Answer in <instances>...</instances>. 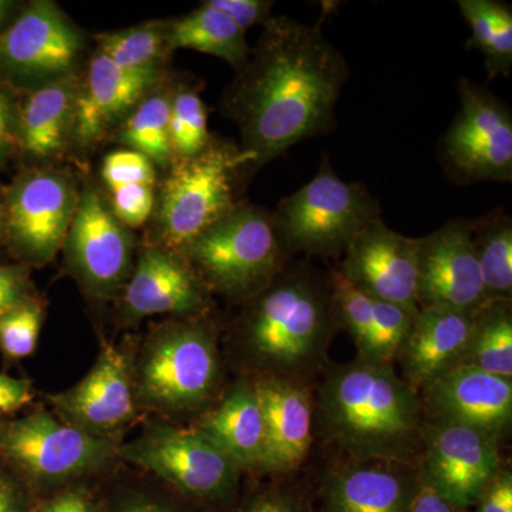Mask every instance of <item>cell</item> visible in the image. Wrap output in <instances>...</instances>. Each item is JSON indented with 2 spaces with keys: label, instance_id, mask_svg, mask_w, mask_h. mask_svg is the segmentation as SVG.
<instances>
[{
  "label": "cell",
  "instance_id": "6da1fadb",
  "mask_svg": "<svg viewBox=\"0 0 512 512\" xmlns=\"http://www.w3.org/2000/svg\"><path fill=\"white\" fill-rule=\"evenodd\" d=\"M348 79L345 56L319 26L286 16L269 19L222 97L251 174L301 141L335 130L336 106Z\"/></svg>",
  "mask_w": 512,
  "mask_h": 512
},
{
  "label": "cell",
  "instance_id": "7a4b0ae2",
  "mask_svg": "<svg viewBox=\"0 0 512 512\" xmlns=\"http://www.w3.org/2000/svg\"><path fill=\"white\" fill-rule=\"evenodd\" d=\"M319 413L329 439L356 461L404 464L423 448L421 399L392 365L357 359L333 367Z\"/></svg>",
  "mask_w": 512,
  "mask_h": 512
},
{
  "label": "cell",
  "instance_id": "3957f363",
  "mask_svg": "<svg viewBox=\"0 0 512 512\" xmlns=\"http://www.w3.org/2000/svg\"><path fill=\"white\" fill-rule=\"evenodd\" d=\"M336 325L330 278L312 266H285L247 301L241 333L265 376L296 377L319 362Z\"/></svg>",
  "mask_w": 512,
  "mask_h": 512
},
{
  "label": "cell",
  "instance_id": "277c9868",
  "mask_svg": "<svg viewBox=\"0 0 512 512\" xmlns=\"http://www.w3.org/2000/svg\"><path fill=\"white\" fill-rule=\"evenodd\" d=\"M239 146L211 138L198 156L175 158L156 200L157 244L181 252L239 204L238 185L252 175Z\"/></svg>",
  "mask_w": 512,
  "mask_h": 512
},
{
  "label": "cell",
  "instance_id": "5b68a950",
  "mask_svg": "<svg viewBox=\"0 0 512 512\" xmlns=\"http://www.w3.org/2000/svg\"><path fill=\"white\" fill-rule=\"evenodd\" d=\"M208 291L247 302L274 281L288 255L276 238L272 211L241 201L180 252Z\"/></svg>",
  "mask_w": 512,
  "mask_h": 512
},
{
  "label": "cell",
  "instance_id": "8992f818",
  "mask_svg": "<svg viewBox=\"0 0 512 512\" xmlns=\"http://www.w3.org/2000/svg\"><path fill=\"white\" fill-rule=\"evenodd\" d=\"M382 218V207L366 185L342 180L323 156L308 184L278 202L272 211L276 238L286 255L336 258L370 222Z\"/></svg>",
  "mask_w": 512,
  "mask_h": 512
},
{
  "label": "cell",
  "instance_id": "52a82bcc",
  "mask_svg": "<svg viewBox=\"0 0 512 512\" xmlns=\"http://www.w3.org/2000/svg\"><path fill=\"white\" fill-rule=\"evenodd\" d=\"M220 375L217 340L194 316L158 329L133 366L137 406L160 413L197 410L210 400Z\"/></svg>",
  "mask_w": 512,
  "mask_h": 512
},
{
  "label": "cell",
  "instance_id": "ba28073f",
  "mask_svg": "<svg viewBox=\"0 0 512 512\" xmlns=\"http://www.w3.org/2000/svg\"><path fill=\"white\" fill-rule=\"evenodd\" d=\"M120 444L90 436L46 410L0 420V466L30 491L106 470L119 460Z\"/></svg>",
  "mask_w": 512,
  "mask_h": 512
},
{
  "label": "cell",
  "instance_id": "9c48e42d",
  "mask_svg": "<svg viewBox=\"0 0 512 512\" xmlns=\"http://www.w3.org/2000/svg\"><path fill=\"white\" fill-rule=\"evenodd\" d=\"M460 109L439 144V160L458 185L511 183L512 113L483 84L461 77Z\"/></svg>",
  "mask_w": 512,
  "mask_h": 512
},
{
  "label": "cell",
  "instance_id": "30bf717a",
  "mask_svg": "<svg viewBox=\"0 0 512 512\" xmlns=\"http://www.w3.org/2000/svg\"><path fill=\"white\" fill-rule=\"evenodd\" d=\"M86 40L55 2L36 0L0 33V87L30 93L74 76Z\"/></svg>",
  "mask_w": 512,
  "mask_h": 512
},
{
  "label": "cell",
  "instance_id": "8fae6325",
  "mask_svg": "<svg viewBox=\"0 0 512 512\" xmlns=\"http://www.w3.org/2000/svg\"><path fill=\"white\" fill-rule=\"evenodd\" d=\"M79 192L67 175L52 168L23 171L3 202V239L19 264L42 266L63 248Z\"/></svg>",
  "mask_w": 512,
  "mask_h": 512
},
{
  "label": "cell",
  "instance_id": "7c38bea8",
  "mask_svg": "<svg viewBox=\"0 0 512 512\" xmlns=\"http://www.w3.org/2000/svg\"><path fill=\"white\" fill-rule=\"evenodd\" d=\"M117 457L198 500H222L237 485L239 468L197 429L154 424L138 439L121 443Z\"/></svg>",
  "mask_w": 512,
  "mask_h": 512
},
{
  "label": "cell",
  "instance_id": "4fadbf2b",
  "mask_svg": "<svg viewBox=\"0 0 512 512\" xmlns=\"http://www.w3.org/2000/svg\"><path fill=\"white\" fill-rule=\"evenodd\" d=\"M47 402L70 426L119 441L121 431L137 417L133 363L123 350L104 343L90 372L70 389L49 394Z\"/></svg>",
  "mask_w": 512,
  "mask_h": 512
},
{
  "label": "cell",
  "instance_id": "5bb4252c",
  "mask_svg": "<svg viewBox=\"0 0 512 512\" xmlns=\"http://www.w3.org/2000/svg\"><path fill=\"white\" fill-rule=\"evenodd\" d=\"M421 451V480L458 510L477 504L501 470L498 441L457 424L430 421Z\"/></svg>",
  "mask_w": 512,
  "mask_h": 512
},
{
  "label": "cell",
  "instance_id": "9a60e30c",
  "mask_svg": "<svg viewBox=\"0 0 512 512\" xmlns=\"http://www.w3.org/2000/svg\"><path fill=\"white\" fill-rule=\"evenodd\" d=\"M63 248L74 275L94 295H111L130 275L133 235L92 187L79 194Z\"/></svg>",
  "mask_w": 512,
  "mask_h": 512
},
{
  "label": "cell",
  "instance_id": "2e32d148",
  "mask_svg": "<svg viewBox=\"0 0 512 512\" xmlns=\"http://www.w3.org/2000/svg\"><path fill=\"white\" fill-rule=\"evenodd\" d=\"M339 272L366 295L419 312V238L404 237L382 218L366 225L346 249Z\"/></svg>",
  "mask_w": 512,
  "mask_h": 512
},
{
  "label": "cell",
  "instance_id": "e0dca14e",
  "mask_svg": "<svg viewBox=\"0 0 512 512\" xmlns=\"http://www.w3.org/2000/svg\"><path fill=\"white\" fill-rule=\"evenodd\" d=\"M487 303L478 266L471 220L447 221L419 238L417 305L476 312Z\"/></svg>",
  "mask_w": 512,
  "mask_h": 512
},
{
  "label": "cell",
  "instance_id": "ac0fdd59",
  "mask_svg": "<svg viewBox=\"0 0 512 512\" xmlns=\"http://www.w3.org/2000/svg\"><path fill=\"white\" fill-rule=\"evenodd\" d=\"M423 393L421 406L433 423L468 427L497 441L510 430L511 379L457 365L433 380Z\"/></svg>",
  "mask_w": 512,
  "mask_h": 512
},
{
  "label": "cell",
  "instance_id": "d6986e66",
  "mask_svg": "<svg viewBox=\"0 0 512 512\" xmlns=\"http://www.w3.org/2000/svg\"><path fill=\"white\" fill-rule=\"evenodd\" d=\"M207 286L180 252L148 245L138 255L123 295L128 319L200 315L208 306Z\"/></svg>",
  "mask_w": 512,
  "mask_h": 512
},
{
  "label": "cell",
  "instance_id": "ffe728a7",
  "mask_svg": "<svg viewBox=\"0 0 512 512\" xmlns=\"http://www.w3.org/2000/svg\"><path fill=\"white\" fill-rule=\"evenodd\" d=\"M163 73H134L121 69L97 52L79 82L74 104L72 143L93 147L121 123L148 93L160 86Z\"/></svg>",
  "mask_w": 512,
  "mask_h": 512
},
{
  "label": "cell",
  "instance_id": "44dd1931",
  "mask_svg": "<svg viewBox=\"0 0 512 512\" xmlns=\"http://www.w3.org/2000/svg\"><path fill=\"white\" fill-rule=\"evenodd\" d=\"M265 424L261 468L285 473L301 466L312 444L311 396L302 384L278 376L254 382Z\"/></svg>",
  "mask_w": 512,
  "mask_h": 512
},
{
  "label": "cell",
  "instance_id": "7402d4cb",
  "mask_svg": "<svg viewBox=\"0 0 512 512\" xmlns=\"http://www.w3.org/2000/svg\"><path fill=\"white\" fill-rule=\"evenodd\" d=\"M474 328V312L427 306L419 308L396 359L403 380L423 392L437 377L460 365Z\"/></svg>",
  "mask_w": 512,
  "mask_h": 512
},
{
  "label": "cell",
  "instance_id": "603a6c76",
  "mask_svg": "<svg viewBox=\"0 0 512 512\" xmlns=\"http://www.w3.org/2000/svg\"><path fill=\"white\" fill-rule=\"evenodd\" d=\"M76 74L25 94L16 111V146L37 161L59 157L72 141Z\"/></svg>",
  "mask_w": 512,
  "mask_h": 512
},
{
  "label": "cell",
  "instance_id": "cb8c5ba5",
  "mask_svg": "<svg viewBox=\"0 0 512 512\" xmlns=\"http://www.w3.org/2000/svg\"><path fill=\"white\" fill-rule=\"evenodd\" d=\"M399 464L357 461L332 474L325 488L326 512H409L417 483Z\"/></svg>",
  "mask_w": 512,
  "mask_h": 512
},
{
  "label": "cell",
  "instance_id": "d4e9b609",
  "mask_svg": "<svg viewBox=\"0 0 512 512\" xmlns=\"http://www.w3.org/2000/svg\"><path fill=\"white\" fill-rule=\"evenodd\" d=\"M195 429L204 433L241 470L261 468L265 424L254 383L238 382L220 404L204 414Z\"/></svg>",
  "mask_w": 512,
  "mask_h": 512
},
{
  "label": "cell",
  "instance_id": "484cf974",
  "mask_svg": "<svg viewBox=\"0 0 512 512\" xmlns=\"http://www.w3.org/2000/svg\"><path fill=\"white\" fill-rule=\"evenodd\" d=\"M165 46L168 53L191 49L218 57L235 70L247 63L252 52L245 32L207 2L188 15L165 23Z\"/></svg>",
  "mask_w": 512,
  "mask_h": 512
},
{
  "label": "cell",
  "instance_id": "4316f807",
  "mask_svg": "<svg viewBox=\"0 0 512 512\" xmlns=\"http://www.w3.org/2000/svg\"><path fill=\"white\" fill-rule=\"evenodd\" d=\"M101 178L109 191L113 214L127 228L146 224L156 208V167L143 154L117 150L107 154Z\"/></svg>",
  "mask_w": 512,
  "mask_h": 512
},
{
  "label": "cell",
  "instance_id": "83f0119b",
  "mask_svg": "<svg viewBox=\"0 0 512 512\" xmlns=\"http://www.w3.org/2000/svg\"><path fill=\"white\" fill-rule=\"evenodd\" d=\"M471 37L468 47L483 56L488 77H508L512 69V9L498 0H458Z\"/></svg>",
  "mask_w": 512,
  "mask_h": 512
},
{
  "label": "cell",
  "instance_id": "f1b7e54d",
  "mask_svg": "<svg viewBox=\"0 0 512 512\" xmlns=\"http://www.w3.org/2000/svg\"><path fill=\"white\" fill-rule=\"evenodd\" d=\"M471 239L476 251L487 302L511 301L512 220L503 210H494L471 220Z\"/></svg>",
  "mask_w": 512,
  "mask_h": 512
},
{
  "label": "cell",
  "instance_id": "f546056e",
  "mask_svg": "<svg viewBox=\"0 0 512 512\" xmlns=\"http://www.w3.org/2000/svg\"><path fill=\"white\" fill-rule=\"evenodd\" d=\"M170 90H153L127 114L119 127V140L128 150L147 157L154 167L168 168L174 161L170 137Z\"/></svg>",
  "mask_w": 512,
  "mask_h": 512
},
{
  "label": "cell",
  "instance_id": "4dcf8cb0",
  "mask_svg": "<svg viewBox=\"0 0 512 512\" xmlns=\"http://www.w3.org/2000/svg\"><path fill=\"white\" fill-rule=\"evenodd\" d=\"M460 365L490 375L512 377V316L510 301L484 303L474 312V328Z\"/></svg>",
  "mask_w": 512,
  "mask_h": 512
},
{
  "label": "cell",
  "instance_id": "1f68e13d",
  "mask_svg": "<svg viewBox=\"0 0 512 512\" xmlns=\"http://www.w3.org/2000/svg\"><path fill=\"white\" fill-rule=\"evenodd\" d=\"M99 52L121 69L134 73H163L165 23L150 22L99 36Z\"/></svg>",
  "mask_w": 512,
  "mask_h": 512
},
{
  "label": "cell",
  "instance_id": "d6a6232c",
  "mask_svg": "<svg viewBox=\"0 0 512 512\" xmlns=\"http://www.w3.org/2000/svg\"><path fill=\"white\" fill-rule=\"evenodd\" d=\"M207 107L197 89L183 84L171 92L170 137L175 158L198 156L210 144Z\"/></svg>",
  "mask_w": 512,
  "mask_h": 512
},
{
  "label": "cell",
  "instance_id": "836d02e7",
  "mask_svg": "<svg viewBox=\"0 0 512 512\" xmlns=\"http://www.w3.org/2000/svg\"><path fill=\"white\" fill-rule=\"evenodd\" d=\"M414 316L416 313L402 306L375 298L369 343L359 360L392 365L409 335Z\"/></svg>",
  "mask_w": 512,
  "mask_h": 512
},
{
  "label": "cell",
  "instance_id": "e575fe53",
  "mask_svg": "<svg viewBox=\"0 0 512 512\" xmlns=\"http://www.w3.org/2000/svg\"><path fill=\"white\" fill-rule=\"evenodd\" d=\"M43 319L45 308L35 295L0 315V352L6 360L18 362L35 352Z\"/></svg>",
  "mask_w": 512,
  "mask_h": 512
},
{
  "label": "cell",
  "instance_id": "d590c367",
  "mask_svg": "<svg viewBox=\"0 0 512 512\" xmlns=\"http://www.w3.org/2000/svg\"><path fill=\"white\" fill-rule=\"evenodd\" d=\"M208 5L227 15L242 32L255 25L264 26L272 18L271 0H207Z\"/></svg>",
  "mask_w": 512,
  "mask_h": 512
},
{
  "label": "cell",
  "instance_id": "8d00e7d4",
  "mask_svg": "<svg viewBox=\"0 0 512 512\" xmlns=\"http://www.w3.org/2000/svg\"><path fill=\"white\" fill-rule=\"evenodd\" d=\"M29 278V266L0 265V315L32 295Z\"/></svg>",
  "mask_w": 512,
  "mask_h": 512
},
{
  "label": "cell",
  "instance_id": "74e56055",
  "mask_svg": "<svg viewBox=\"0 0 512 512\" xmlns=\"http://www.w3.org/2000/svg\"><path fill=\"white\" fill-rule=\"evenodd\" d=\"M32 512H107L92 493L83 487H67L46 500L35 503Z\"/></svg>",
  "mask_w": 512,
  "mask_h": 512
},
{
  "label": "cell",
  "instance_id": "f35d334b",
  "mask_svg": "<svg viewBox=\"0 0 512 512\" xmlns=\"http://www.w3.org/2000/svg\"><path fill=\"white\" fill-rule=\"evenodd\" d=\"M32 491L18 477L0 466V512H32Z\"/></svg>",
  "mask_w": 512,
  "mask_h": 512
},
{
  "label": "cell",
  "instance_id": "ab89813d",
  "mask_svg": "<svg viewBox=\"0 0 512 512\" xmlns=\"http://www.w3.org/2000/svg\"><path fill=\"white\" fill-rule=\"evenodd\" d=\"M477 504L478 512H512V476L510 471L500 470Z\"/></svg>",
  "mask_w": 512,
  "mask_h": 512
},
{
  "label": "cell",
  "instance_id": "60d3db41",
  "mask_svg": "<svg viewBox=\"0 0 512 512\" xmlns=\"http://www.w3.org/2000/svg\"><path fill=\"white\" fill-rule=\"evenodd\" d=\"M33 387L29 380L0 375V414H12L28 406L33 400Z\"/></svg>",
  "mask_w": 512,
  "mask_h": 512
},
{
  "label": "cell",
  "instance_id": "b9f144b4",
  "mask_svg": "<svg viewBox=\"0 0 512 512\" xmlns=\"http://www.w3.org/2000/svg\"><path fill=\"white\" fill-rule=\"evenodd\" d=\"M16 146V111L8 90L0 87V170Z\"/></svg>",
  "mask_w": 512,
  "mask_h": 512
},
{
  "label": "cell",
  "instance_id": "7bdbcfd3",
  "mask_svg": "<svg viewBox=\"0 0 512 512\" xmlns=\"http://www.w3.org/2000/svg\"><path fill=\"white\" fill-rule=\"evenodd\" d=\"M409 512H458V508L444 500L433 487L419 478Z\"/></svg>",
  "mask_w": 512,
  "mask_h": 512
},
{
  "label": "cell",
  "instance_id": "ee69618b",
  "mask_svg": "<svg viewBox=\"0 0 512 512\" xmlns=\"http://www.w3.org/2000/svg\"><path fill=\"white\" fill-rule=\"evenodd\" d=\"M241 512H296L295 505L286 495L265 493L258 495Z\"/></svg>",
  "mask_w": 512,
  "mask_h": 512
},
{
  "label": "cell",
  "instance_id": "f6af8a7d",
  "mask_svg": "<svg viewBox=\"0 0 512 512\" xmlns=\"http://www.w3.org/2000/svg\"><path fill=\"white\" fill-rule=\"evenodd\" d=\"M111 512H178L170 505L153 500V498L136 495L121 501Z\"/></svg>",
  "mask_w": 512,
  "mask_h": 512
},
{
  "label": "cell",
  "instance_id": "bcb514c9",
  "mask_svg": "<svg viewBox=\"0 0 512 512\" xmlns=\"http://www.w3.org/2000/svg\"><path fill=\"white\" fill-rule=\"evenodd\" d=\"M19 10L18 3L12 2V0H0V33L13 22Z\"/></svg>",
  "mask_w": 512,
  "mask_h": 512
},
{
  "label": "cell",
  "instance_id": "7dc6e473",
  "mask_svg": "<svg viewBox=\"0 0 512 512\" xmlns=\"http://www.w3.org/2000/svg\"><path fill=\"white\" fill-rule=\"evenodd\" d=\"M3 239V207L0 204V241Z\"/></svg>",
  "mask_w": 512,
  "mask_h": 512
}]
</instances>
